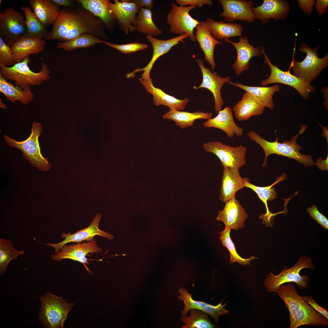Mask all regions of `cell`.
I'll return each instance as SVG.
<instances>
[{"label":"cell","mask_w":328,"mask_h":328,"mask_svg":"<svg viewBox=\"0 0 328 328\" xmlns=\"http://www.w3.org/2000/svg\"><path fill=\"white\" fill-rule=\"evenodd\" d=\"M307 127L306 125H301L300 129L297 134L292 136L290 140H285L282 143L278 142L279 138L277 136L275 141H268L252 130L249 131L247 135L251 140L258 144L264 152L265 159L262 167L267 166L268 157L271 154H275L295 159L307 167L314 166L315 162L312 156L303 154L300 152L302 147L297 143L296 140L299 136L305 132Z\"/></svg>","instance_id":"6da1fadb"},{"label":"cell","mask_w":328,"mask_h":328,"mask_svg":"<svg viewBox=\"0 0 328 328\" xmlns=\"http://www.w3.org/2000/svg\"><path fill=\"white\" fill-rule=\"evenodd\" d=\"M68 14L69 29L64 42L83 33L90 34L104 40L108 39L102 21L82 6L75 9L69 8Z\"/></svg>","instance_id":"7a4b0ae2"},{"label":"cell","mask_w":328,"mask_h":328,"mask_svg":"<svg viewBox=\"0 0 328 328\" xmlns=\"http://www.w3.org/2000/svg\"><path fill=\"white\" fill-rule=\"evenodd\" d=\"M41 307L39 313V321L47 328H63L68 313L75 304L67 302L61 297L47 292L40 297Z\"/></svg>","instance_id":"3957f363"},{"label":"cell","mask_w":328,"mask_h":328,"mask_svg":"<svg viewBox=\"0 0 328 328\" xmlns=\"http://www.w3.org/2000/svg\"><path fill=\"white\" fill-rule=\"evenodd\" d=\"M314 268L310 258L302 256L294 265L289 268L285 267L278 275L271 272L265 279L264 286L270 292H275L280 285L290 282L296 283L300 289H306L309 285V277L306 275H300V272L303 268L313 270Z\"/></svg>","instance_id":"277c9868"},{"label":"cell","mask_w":328,"mask_h":328,"mask_svg":"<svg viewBox=\"0 0 328 328\" xmlns=\"http://www.w3.org/2000/svg\"><path fill=\"white\" fill-rule=\"evenodd\" d=\"M30 61L29 56L10 67L0 65V75L7 80H13L22 88L27 85H40L49 80L50 71L47 64L42 62L41 70L35 73L28 66Z\"/></svg>","instance_id":"5b68a950"},{"label":"cell","mask_w":328,"mask_h":328,"mask_svg":"<svg viewBox=\"0 0 328 328\" xmlns=\"http://www.w3.org/2000/svg\"><path fill=\"white\" fill-rule=\"evenodd\" d=\"M42 124L34 121L32 125L31 135L26 140L17 141L6 135H4V138L9 145L20 150L23 157L33 166L39 170L47 171L52 165L41 154L39 137L42 133Z\"/></svg>","instance_id":"8992f818"},{"label":"cell","mask_w":328,"mask_h":328,"mask_svg":"<svg viewBox=\"0 0 328 328\" xmlns=\"http://www.w3.org/2000/svg\"><path fill=\"white\" fill-rule=\"evenodd\" d=\"M318 45L312 48L304 43H302L299 50L306 55L304 60L299 62L293 59L290 68L292 69L294 75L310 83L320 74L322 70L328 66V55L326 54L322 58L318 56Z\"/></svg>","instance_id":"52a82bcc"},{"label":"cell","mask_w":328,"mask_h":328,"mask_svg":"<svg viewBox=\"0 0 328 328\" xmlns=\"http://www.w3.org/2000/svg\"><path fill=\"white\" fill-rule=\"evenodd\" d=\"M203 146L207 152L216 155L223 166L239 170L246 163L247 149L244 146L234 147L220 141H210L203 143Z\"/></svg>","instance_id":"ba28073f"},{"label":"cell","mask_w":328,"mask_h":328,"mask_svg":"<svg viewBox=\"0 0 328 328\" xmlns=\"http://www.w3.org/2000/svg\"><path fill=\"white\" fill-rule=\"evenodd\" d=\"M262 50L265 62L269 66L271 73L267 79L261 81V85L264 87L271 84L281 83L292 87L296 90L302 97L307 99L311 93L315 91V88L308 83L294 75L289 71H282L276 66L274 65L266 54L264 48Z\"/></svg>","instance_id":"9c48e42d"},{"label":"cell","mask_w":328,"mask_h":328,"mask_svg":"<svg viewBox=\"0 0 328 328\" xmlns=\"http://www.w3.org/2000/svg\"><path fill=\"white\" fill-rule=\"evenodd\" d=\"M27 33L25 19L21 13L11 7L0 12V37L11 47Z\"/></svg>","instance_id":"30bf717a"},{"label":"cell","mask_w":328,"mask_h":328,"mask_svg":"<svg viewBox=\"0 0 328 328\" xmlns=\"http://www.w3.org/2000/svg\"><path fill=\"white\" fill-rule=\"evenodd\" d=\"M171 6L167 15V22L170 26V32L180 35L186 34L192 41H195L194 29L200 22L193 18L189 12L197 7L178 6L174 3H172Z\"/></svg>","instance_id":"8fae6325"},{"label":"cell","mask_w":328,"mask_h":328,"mask_svg":"<svg viewBox=\"0 0 328 328\" xmlns=\"http://www.w3.org/2000/svg\"><path fill=\"white\" fill-rule=\"evenodd\" d=\"M101 214H97L87 227L81 229L73 234L69 232L68 234L63 233L61 235L63 240L56 244L48 243L44 244L50 247H53L54 249L55 254L57 253L61 248L64 245L71 242L80 243L83 241H89L96 235L106 238L109 240L114 239L113 235L108 232L101 230L99 228V225L101 219Z\"/></svg>","instance_id":"7c38bea8"},{"label":"cell","mask_w":328,"mask_h":328,"mask_svg":"<svg viewBox=\"0 0 328 328\" xmlns=\"http://www.w3.org/2000/svg\"><path fill=\"white\" fill-rule=\"evenodd\" d=\"M102 249L97 244L94 238L87 242L78 243L64 245L56 254L51 255V258L54 261H60L64 259H69L80 262L89 271L85 264L89 262L86 256L89 254L98 253L101 252Z\"/></svg>","instance_id":"4fadbf2b"},{"label":"cell","mask_w":328,"mask_h":328,"mask_svg":"<svg viewBox=\"0 0 328 328\" xmlns=\"http://www.w3.org/2000/svg\"><path fill=\"white\" fill-rule=\"evenodd\" d=\"M108 4L121 30L126 35L135 30L136 15L140 9L134 3L130 0H114V3L109 0Z\"/></svg>","instance_id":"5bb4252c"},{"label":"cell","mask_w":328,"mask_h":328,"mask_svg":"<svg viewBox=\"0 0 328 328\" xmlns=\"http://www.w3.org/2000/svg\"><path fill=\"white\" fill-rule=\"evenodd\" d=\"M196 60L201 70L203 80L199 86H193V87L194 89L205 88L212 93L214 99V109L217 114L221 110L224 103L221 94V88L225 83H228L230 78L229 76L221 77L215 71L212 72L208 68L205 67L202 59L198 58Z\"/></svg>","instance_id":"9a60e30c"},{"label":"cell","mask_w":328,"mask_h":328,"mask_svg":"<svg viewBox=\"0 0 328 328\" xmlns=\"http://www.w3.org/2000/svg\"><path fill=\"white\" fill-rule=\"evenodd\" d=\"M188 37V36L187 34H184L169 39L161 40L155 38L151 36L147 35L146 38L151 44L153 48L152 58L145 67L142 68L136 69L133 72L127 74V77H131L136 72L143 71L141 78L145 80L150 79V72L156 60L160 56L168 53L172 48L178 44L180 42H184V39Z\"/></svg>","instance_id":"2e32d148"},{"label":"cell","mask_w":328,"mask_h":328,"mask_svg":"<svg viewBox=\"0 0 328 328\" xmlns=\"http://www.w3.org/2000/svg\"><path fill=\"white\" fill-rule=\"evenodd\" d=\"M223 12L219 14L224 20L232 22L236 20L253 22L255 18L253 11V1L244 0H219Z\"/></svg>","instance_id":"e0dca14e"},{"label":"cell","mask_w":328,"mask_h":328,"mask_svg":"<svg viewBox=\"0 0 328 328\" xmlns=\"http://www.w3.org/2000/svg\"><path fill=\"white\" fill-rule=\"evenodd\" d=\"M178 292L179 295L178 298L183 301L184 305L183 309L181 312L182 316H187L189 311L192 309L201 310L209 315L217 324L220 316L229 314L228 310L225 309L227 302L223 305V300L217 305L213 306L204 302L194 300L191 294L185 288L180 287Z\"/></svg>","instance_id":"ac0fdd59"},{"label":"cell","mask_w":328,"mask_h":328,"mask_svg":"<svg viewBox=\"0 0 328 328\" xmlns=\"http://www.w3.org/2000/svg\"><path fill=\"white\" fill-rule=\"evenodd\" d=\"M224 41L232 44L236 50L237 57L233 67L237 75L249 69V61L254 56L260 57L263 55L262 49L259 46L254 47L251 45L246 36L240 37L239 41L237 43L234 42L229 39H224Z\"/></svg>","instance_id":"d6986e66"},{"label":"cell","mask_w":328,"mask_h":328,"mask_svg":"<svg viewBox=\"0 0 328 328\" xmlns=\"http://www.w3.org/2000/svg\"><path fill=\"white\" fill-rule=\"evenodd\" d=\"M248 217L239 201L234 198L225 202L224 209L219 211L216 219L224 222L231 229L237 230L244 227L245 220Z\"/></svg>","instance_id":"ffe728a7"},{"label":"cell","mask_w":328,"mask_h":328,"mask_svg":"<svg viewBox=\"0 0 328 328\" xmlns=\"http://www.w3.org/2000/svg\"><path fill=\"white\" fill-rule=\"evenodd\" d=\"M289 11V4L280 0H264L259 6L253 7L255 19L263 24L268 22L270 19L275 20L285 19Z\"/></svg>","instance_id":"44dd1931"},{"label":"cell","mask_w":328,"mask_h":328,"mask_svg":"<svg viewBox=\"0 0 328 328\" xmlns=\"http://www.w3.org/2000/svg\"><path fill=\"white\" fill-rule=\"evenodd\" d=\"M46 44L44 39L35 38L27 33L22 36L10 47L15 62H22L30 54L40 53Z\"/></svg>","instance_id":"7402d4cb"},{"label":"cell","mask_w":328,"mask_h":328,"mask_svg":"<svg viewBox=\"0 0 328 328\" xmlns=\"http://www.w3.org/2000/svg\"><path fill=\"white\" fill-rule=\"evenodd\" d=\"M203 125L206 128L220 129L225 132L230 138L235 135L237 137L241 136L244 132L243 128L238 126L235 123L232 110L229 106L226 107L220 111L216 117L208 119Z\"/></svg>","instance_id":"603a6c76"},{"label":"cell","mask_w":328,"mask_h":328,"mask_svg":"<svg viewBox=\"0 0 328 328\" xmlns=\"http://www.w3.org/2000/svg\"><path fill=\"white\" fill-rule=\"evenodd\" d=\"M138 80L146 91L152 95L153 103L156 106L163 105L168 107L170 109L180 111L185 109L189 101L188 98L183 100L178 99L155 87L151 78L145 80L140 78Z\"/></svg>","instance_id":"cb8c5ba5"},{"label":"cell","mask_w":328,"mask_h":328,"mask_svg":"<svg viewBox=\"0 0 328 328\" xmlns=\"http://www.w3.org/2000/svg\"><path fill=\"white\" fill-rule=\"evenodd\" d=\"M195 37L203 52L204 58L211 67V70L216 66L214 58L215 46L223 42L217 40L210 33L205 21H200L196 27Z\"/></svg>","instance_id":"d4e9b609"},{"label":"cell","mask_w":328,"mask_h":328,"mask_svg":"<svg viewBox=\"0 0 328 328\" xmlns=\"http://www.w3.org/2000/svg\"><path fill=\"white\" fill-rule=\"evenodd\" d=\"M223 167L219 198L222 201L225 202L235 198L236 192L244 187V179L241 176L239 170H233L226 166Z\"/></svg>","instance_id":"484cf974"},{"label":"cell","mask_w":328,"mask_h":328,"mask_svg":"<svg viewBox=\"0 0 328 328\" xmlns=\"http://www.w3.org/2000/svg\"><path fill=\"white\" fill-rule=\"evenodd\" d=\"M265 108L255 98L246 92L241 100L234 105L233 110L237 119L243 121L252 116L261 114Z\"/></svg>","instance_id":"4316f807"},{"label":"cell","mask_w":328,"mask_h":328,"mask_svg":"<svg viewBox=\"0 0 328 328\" xmlns=\"http://www.w3.org/2000/svg\"><path fill=\"white\" fill-rule=\"evenodd\" d=\"M30 6L41 22L46 27L56 21L60 9V6L52 0H30Z\"/></svg>","instance_id":"83f0119b"},{"label":"cell","mask_w":328,"mask_h":328,"mask_svg":"<svg viewBox=\"0 0 328 328\" xmlns=\"http://www.w3.org/2000/svg\"><path fill=\"white\" fill-rule=\"evenodd\" d=\"M302 325L326 326L328 325V319L306 303L290 321L289 328H296Z\"/></svg>","instance_id":"f1b7e54d"},{"label":"cell","mask_w":328,"mask_h":328,"mask_svg":"<svg viewBox=\"0 0 328 328\" xmlns=\"http://www.w3.org/2000/svg\"><path fill=\"white\" fill-rule=\"evenodd\" d=\"M0 92L5 96L8 100L13 103L19 101L26 105L34 98L29 85H27L24 88L18 85L15 86L11 81H7L1 75Z\"/></svg>","instance_id":"f546056e"},{"label":"cell","mask_w":328,"mask_h":328,"mask_svg":"<svg viewBox=\"0 0 328 328\" xmlns=\"http://www.w3.org/2000/svg\"><path fill=\"white\" fill-rule=\"evenodd\" d=\"M286 174L283 173L281 176L277 178L276 181L270 186L265 187H260L255 186L249 182V179L244 177V187L249 188L253 190L258 195L259 198L264 203L266 209V214L260 217L263 220L267 223L271 221V217L275 215L271 213L267 205L268 201H272L276 197L277 193L273 186L278 182L285 179L287 178Z\"/></svg>","instance_id":"4dcf8cb0"},{"label":"cell","mask_w":328,"mask_h":328,"mask_svg":"<svg viewBox=\"0 0 328 328\" xmlns=\"http://www.w3.org/2000/svg\"><path fill=\"white\" fill-rule=\"evenodd\" d=\"M228 83L250 94L265 108H268L271 110L274 108L273 97L275 92L279 91L280 87L278 85H275L269 87H260L247 86L230 81Z\"/></svg>","instance_id":"1f68e13d"},{"label":"cell","mask_w":328,"mask_h":328,"mask_svg":"<svg viewBox=\"0 0 328 328\" xmlns=\"http://www.w3.org/2000/svg\"><path fill=\"white\" fill-rule=\"evenodd\" d=\"M205 22L210 33L216 39L241 36L242 27L239 24L216 21L210 18H207Z\"/></svg>","instance_id":"d6a6232c"},{"label":"cell","mask_w":328,"mask_h":328,"mask_svg":"<svg viewBox=\"0 0 328 328\" xmlns=\"http://www.w3.org/2000/svg\"><path fill=\"white\" fill-rule=\"evenodd\" d=\"M213 115L211 112H204L201 111L190 112L170 109L168 112L162 116V117L164 119L174 121L180 128L185 129L193 126L195 120L202 119H208L211 118Z\"/></svg>","instance_id":"836d02e7"},{"label":"cell","mask_w":328,"mask_h":328,"mask_svg":"<svg viewBox=\"0 0 328 328\" xmlns=\"http://www.w3.org/2000/svg\"><path fill=\"white\" fill-rule=\"evenodd\" d=\"M275 292L284 302L287 308L291 321L297 311L306 302L292 283L280 285Z\"/></svg>","instance_id":"e575fe53"},{"label":"cell","mask_w":328,"mask_h":328,"mask_svg":"<svg viewBox=\"0 0 328 328\" xmlns=\"http://www.w3.org/2000/svg\"><path fill=\"white\" fill-rule=\"evenodd\" d=\"M108 0H77L83 7L99 18L106 26H110L116 19L111 12Z\"/></svg>","instance_id":"d590c367"},{"label":"cell","mask_w":328,"mask_h":328,"mask_svg":"<svg viewBox=\"0 0 328 328\" xmlns=\"http://www.w3.org/2000/svg\"><path fill=\"white\" fill-rule=\"evenodd\" d=\"M138 14L135 26V30L152 36L162 34V30L157 26L152 20V13L150 9L142 8Z\"/></svg>","instance_id":"8d00e7d4"},{"label":"cell","mask_w":328,"mask_h":328,"mask_svg":"<svg viewBox=\"0 0 328 328\" xmlns=\"http://www.w3.org/2000/svg\"><path fill=\"white\" fill-rule=\"evenodd\" d=\"M106 41L92 34L83 33L70 41L58 43L56 47L71 51L78 48L89 47L96 44H104Z\"/></svg>","instance_id":"74e56055"},{"label":"cell","mask_w":328,"mask_h":328,"mask_svg":"<svg viewBox=\"0 0 328 328\" xmlns=\"http://www.w3.org/2000/svg\"><path fill=\"white\" fill-rule=\"evenodd\" d=\"M21 9L25 15L27 33L37 39H44L48 32L46 27L41 22L29 7L22 6Z\"/></svg>","instance_id":"f35d334b"},{"label":"cell","mask_w":328,"mask_h":328,"mask_svg":"<svg viewBox=\"0 0 328 328\" xmlns=\"http://www.w3.org/2000/svg\"><path fill=\"white\" fill-rule=\"evenodd\" d=\"M24 254V250L18 251L15 248L11 240L0 238V275L6 273L8 264L10 261L16 259L19 256Z\"/></svg>","instance_id":"ab89813d"},{"label":"cell","mask_w":328,"mask_h":328,"mask_svg":"<svg viewBox=\"0 0 328 328\" xmlns=\"http://www.w3.org/2000/svg\"><path fill=\"white\" fill-rule=\"evenodd\" d=\"M190 316H182L179 320L185 323L181 328H213L217 327L210 320L208 314L201 310H190Z\"/></svg>","instance_id":"60d3db41"},{"label":"cell","mask_w":328,"mask_h":328,"mask_svg":"<svg viewBox=\"0 0 328 328\" xmlns=\"http://www.w3.org/2000/svg\"><path fill=\"white\" fill-rule=\"evenodd\" d=\"M231 230L230 228L226 226L224 230L220 232V236L219 238L223 246L227 248L230 252V263L232 264L237 262L245 266L247 265H251L250 262L258 258L252 256L249 258H244L238 254L236 250L234 244L230 237Z\"/></svg>","instance_id":"b9f144b4"},{"label":"cell","mask_w":328,"mask_h":328,"mask_svg":"<svg viewBox=\"0 0 328 328\" xmlns=\"http://www.w3.org/2000/svg\"><path fill=\"white\" fill-rule=\"evenodd\" d=\"M104 44L124 53H134L144 50L148 47V46L146 44L138 42L124 44H117L106 41Z\"/></svg>","instance_id":"7bdbcfd3"},{"label":"cell","mask_w":328,"mask_h":328,"mask_svg":"<svg viewBox=\"0 0 328 328\" xmlns=\"http://www.w3.org/2000/svg\"><path fill=\"white\" fill-rule=\"evenodd\" d=\"M15 63L10 47L8 46L0 37V65L10 67Z\"/></svg>","instance_id":"ee69618b"},{"label":"cell","mask_w":328,"mask_h":328,"mask_svg":"<svg viewBox=\"0 0 328 328\" xmlns=\"http://www.w3.org/2000/svg\"><path fill=\"white\" fill-rule=\"evenodd\" d=\"M307 211L311 217L320 224L325 229H328V219L318 211L315 205L313 204L311 207L308 208Z\"/></svg>","instance_id":"f6af8a7d"},{"label":"cell","mask_w":328,"mask_h":328,"mask_svg":"<svg viewBox=\"0 0 328 328\" xmlns=\"http://www.w3.org/2000/svg\"><path fill=\"white\" fill-rule=\"evenodd\" d=\"M305 302L317 312L328 319V312L327 309L319 305L310 296H302Z\"/></svg>","instance_id":"bcb514c9"},{"label":"cell","mask_w":328,"mask_h":328,"mask_svg":"<svg viewBox=\"0 0 328 328\" xmlns=\"http://www.w3.org/2000/svg\"><path fill=\"white\" fill-rule=\"evenodd\" d=\"M176 3L179 6H185L187 5L195 6L201 7L204 5H211L213 2L211 0H176Z\"/></svg>","instance_id":"7dc6e473"},{"label":"cell","mask_w":328,"mask_h":328,"mask_svg":"<svg viewBox=\"0 0 328 328\" xmlns=\"http://www.w3.org/2000/svg\"><path fill=\"white\" fill-rule=\"evenodd\" d=\"M298 2L299 7L302 8V10L306 14H310L313 9V6L315 5V0H298Z\"/></svg>","instance_id":"c3c4849f"},{"label":"cell","mask_w":328,"mask_h":328,"mask_svg":"<svg viewBox=\"0 0 328 328\" xmlns=\"http://www.w3.org/2000/svg\"><path fill=\"white\" fill-rule=\"evenodd\" d=\"M130 1L134 3L140 9L143 8L150 9H152L154 4V1L152 0H132Z\"/></svg>","instance_id":"681fc988"},{"label":"cell","mask_w":328,"mask_h":328,"mask_svg":"<svg viewBox=\"0 0 328 328\" xmlns=\"http://www.w3.org/2000/svg\"><path fill=\"white\" fill-rule=\"evenodd\" d=\"M317 11L321 15L324 14L328 6L327 0H317L315 2Z\"/></svg>","instance_id":"f907efd6"},{"label":"cell","mask_w":328,"mask_h":328,"mask_svg":"<svg viewBox=\"0 0 328 328\" xmlns=\"http://www.w3.org/2000/svg\"><path fill=\"white\" fill-rule=\"evenodd\" d=\"M328 155H327L325 160H324L321 157H319L315 162V165H316L321 170L328 171Z\"/></svg>","instance_id":"816d5d0a"},{"label":"cell","mask_w":328,"mask_h":328,"mask_svg":"<svg viewBox=\"0 0 328 328\" xmlns=\"http://www.w3.org/2000/svg\"><path fill=\"white\" fill-rule=\"evenodd\" d=\"M59 6L62 5L64 7L71 8L73 6V2L70 0H52Z\"/></svg>","instance_id":"f5cc1de1"},{"label":"cell","mask_w":328,"mask_h":328,"mask_svg":"<svg viewBox=\"0 0 328 328\" xmlns=\"http://www.w3.org/2000/svg\"><path fill=\"white\" fill-rule=\"evenodd\" d=\"M319 125L321 127L323 132L322 134V136L325 137L326 139L327 142V144H328V127L326 126H323L321 125L319 123Z\"/></svg>","instance_id":"db71d44e"},{"label":"cell","mask_w":328,"mask_h":328,"mask_svg":"<svg viewBox=\"0 0 328 328\" xmlns=\"http://www.w3.org/2000/svg\"><path fill=\"white\" fill-rule=\"evenodd\" d=\"M0 107L3 109H7L5 105L2 102V100L1 98L0 99Z\"/></svg>","instance_id":"11a10c76"}]
</instances>
